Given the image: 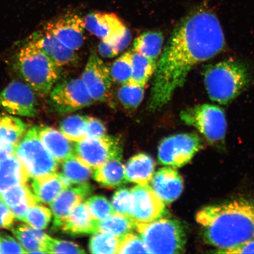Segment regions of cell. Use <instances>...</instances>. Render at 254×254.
Wrapping results in <instances>:
<instances>
[{"label": "cell", "mask_w": 254, "mask_h": 254, "mask_svg": "<svg viewBox=\"0 0 254 254\" xmlns=\"http://www.w3.org/2000/svg\"><path fill=\"white\" fill-rule=\"evenodd\" d=\"M163 43V35L160 32H146L135 40L132 51L157 62Z\"/></svg>", "instance_id": "26"}, {"label": "cell", "mask_w": 254, "mask_h": 254, "mask_svg": "<svg viewBox=\"0 0 254 254\" xmlns=\"http://www.w3.org/2000/svg\"><path fill=\"white\" fill-rule=\"evenodd\" d=\"M87 116L74 115L64 120L60 125V132L69 140L79 142L86 139L85 127Z\"/></svg>", "instance_id": "31"}, {"label": "cell", "mask_w": 254, "mask_h": 254, "mask_svg": "<svg viewBox=\"0 0 254 254\" xmlns=\"http://www.w3.org/2000/svg\"><path fill=\"white\" fill-rule=\"evenodd\" d=\"M149 254H180L185 251L187 237L183 225L176 219L158 218L135 225Z\"/></svg>", "instance_id": "5"}, {"label": "cell", "mask_w": 254, "mask_h": 254, "mask_svg": "<svg viewBox=\"0 0 254 254\" xmlns=\"http://www.w3.org/2000/svg\"><path fill=\"white\" fill-rule=\"evenodd\" d=\"M11 231L27 253L46 254V243L49 236L43 231L23 224L17 225Z\"/></svg>", "instance_id": "25"}, {"label": "cell", "mask_w": 254, "mask_h": 254, "mask_svg": "<svg viewBox=\"0 0 254 254\" xmlns=\"http://www.w3.org/2000/svg\"><path fill=\"white\" fill-rule=\"evenodd\" d=\"M37 198L26 184L16 185L0 193V198L9 208L26 200Z\"/></svg>", "instance_id": "35"}, {"label": "cell", "mask_w": 254, "mask_h": 254, "mask_svg": "<svg viewBox=\"0 0 254 254\" xmlns=\"http://www.w3.org/2000/svg\"><path fill=\"white\" fill-rule=\"evenodd\" d=\"M215 253L231 254H254V238L231 249L216 251Z\"/></svg>", "instance_id": "46"}, {"label": "cell", "mask_w": 254, "mask_h": 254, "mask_svg": "<svg viewBox=\"0 0 254 254\" xmlns=\"http://www.w3.org/2000/svg\"><path fill=\"white\" fill-rule=\"evenodd\" d=\"M155 163L145 154H138L130 158L125 166L126 175L128 182L140 186L148 185L154 176Z\"/></svg>", "instance_id": "23"}, {"label": "cell", "mask_w": 254, "mask_h": 254, "mask_svg": "<svg viewBox=\"0 0 254 254\" xmlns=\"http://www.w3.org/2000/svg\"><path fill=\"white\" fill-rule=\"evenodd\" d=\"M0 107L15 116L33 117L37 114L33 89L20 81H12L0 93Z\"/></svg>", "instance_id": "12"}, {"label": "cell", "mask_w": 254, "mask_h": 254, "mask_svg": "<svg viewBox=\"0 0 254 254\" xmlns=\"http://www.w3.org/2000/svg\"><path fill=\"white\" fill-rule=\"evenodd\" d=\"M85 29L84 19L69 12L48 22L43 30L53 35L69 49L77 51L83 45Z\"/></svg>", "instance_id": "14"}, {"label": "cell", "mask_w": 254, "mask_h": 254, "mask_svg": "<svg viewBox=\"0 0 254 254\" xmlns=\"http://www.w3.org/2000/svg\"><path fill=\"white\" fill-rule=\"evenodd\" d=\"M145 86L131 81L123 84L118 91L120 102L126 109L137 108L144 98Z\"/></svg>", "instance_id": "33"}, {"label": "cell", "mask_w": 254, "mask_h": 254, "mask_svg": "<svg viewBox=\"0 0 254 254\" xmlns=\"http://www.w3.org/2000/svg\"><path fill=\"white\" fill-rule=\"evenodd\" d=\"M203 146L201 138L194 133L168 136L159 146V162L167 167H182L189 163Z\"/></svg>", "instance_id": "8"}, {"label": "cell", "mask_w": 254, "mask_h": 254, "mask_svg": "<svg viewBox=\"0 0 254 254\" xmlns=\"http://www.w3.org/2000/svg\"><path fill=\"white\" fill-rule=\"evenodd\" d=\"M50 101L53 109L60 114L74 112L95 102L81 78L57 84L50 92Z\"/></svg>", "instance_id": "10"}, {"label": "cell", "mask_w": 254, "mask_h": 254, "mask_svg": "<svg viewBox=\"0 0 254 254\" xmlns=\"http://www.w3.org/2000/svg\"><path fill=\"white\" fill-rule=\"evenodd\" d=\"M39 202L37 198H35L26 200V201L14 206V207L9 208L10 209L12 214H14L15 218L24 222L25 216H26L28 209L31 206L39 204Z\"/></svg>", "instance_id": "43"}, {"label": "cell", "mask_w": 254, "mask_h": 254, "mask_svg": "<svg viewBox=\"0 0 254 254\" xmlns=\"http://www.w3.org/2000/svg\"><path fill=\"white\" fill-rule=\"evenodd\" d=\"M134 228L135 224L131 218L116 212L106 220L98 222V233L101 232L119 238L131 233Z\"/></svg>", "instance_id": "28"}, {"label": "cell", "mask_w": 254, "mask_h": 254, "mask_svg": "<svg viewBox=\"0 0 254 254\" xmlns=\"http://www.w3.org/2000/svg\"><path fill=\"white\" fill-rule=\"evenodd\" d=\"M0 254H27L24 248L8 235L0 236Z\"/></svg>", "instance_id": "41"}, {"label": "cell", "mask_w": 254, "mask_h": 254, "mask_svg": "<svg viewBox=\"0 0 254 254\" xmlns=\"http://www.w3.org/2000/svg\"><path fill=\"white\" fill-rule=\"evenodd\" d=\"M0 119H1V116H0Z\"/></svg>", "instance_id": "50"}, {"label": "cell", "mask_w": 254, "mask_h": 254, "mask_svg": "<svg viewBox=\"0 0 254 254\" xmlns=\"http://www.w3.org/2000/svg\"><path fill=\"white\" fill-rule=\"evenodd\" d=\"M38 132L47 150L59 163L75 155L74 145L58 130L49 127H38Z\"/></svg>", "instance_id": "20"}, {"label": "cell", "mask_w": 254, "mask_h": 254, "mask_svg": "<svg viewBox=\"0 0 254 254\" xmlns=\"http://www.w3.org/2000/svg\"><path fill=\"white\" fill-rule=\"evenodd\" d=\"M14 215L2 201L0 202V228L9 229L13 227Z\"/></svg>", "instance_id": "45"}, {"label": "cell", "mask_w": 254, "mask_h": 254, "mask_svg": "<svg viewBox=\"0 0 254 254\" xmlns=\"http://www.w3.org/2000/svg\"><path fill=\"white\" fill-rule=\"evenodd\" d=\"M72 184L63 173H56L34 179L31 186L39 201L50 204L60 193Z\"/></svg>", "instance_id": "21"}, {"label": "cell", "mask_w": 254, "mask_h": 254, "mask_svg": "<svg viewBox=\"0 0 254 254\" xmlns=\"http://www.w3.org/2000/svg\"><path fill=\"white\" fill-rule=\"evenodd\" d=\"M98 222L93 217L86 203L82 202L73 209L60 229L72 236L94 234L98 233Z\"/></svg>", "instance_id": "19"}, {"label": "cell", "mask_w": 254, "mask_h": 254, "mask_svg": "<svg viewBox=\"0 0 254 254\" xmlns=\"http://www.w3.org/2000/svg\"><path fill=\"white\" fill-rule=\"evenodd\" d=\"M29 42L39 48L60 67L71 64L77 59L75 51L64 45L53 35L44 30L32 34Z\"/></svg>", "instance_id": "16"}, {"label": "cell", "mask_w": 254, "mask_h": 254, "mask_svg": "<svg viewBox=\"0 0 254 254\" xmlns=\"http://www.w3.org/2000/svg\"><path fill=\"white\" fill-rule=\"evenodd\" d=\"M74 150L78 160L91 170L113 159H122L123 152L118 139L107 135L77 142Z\"/></svg>", "instance_id": "9"}, {"label": "cell", "mask_w": 254, "mask_h": 254, "mask_svg": "<svg viewBox=\"0 0 254 254\" xmlns=\"http://www.w3.org/2000/svg\"><path fill=\"white\" fill-rule=\"evenodd\" d=\"M81 78L95 101H109L113 80L110 69L95 52L89 56Z\"/></svg>", "instance_id": "11"}, {"label": "cell", "mask_w": 254, "mask_h": 254, "mask_svg": "<svg viewBox=\"0 0 254 254\" xmlns=\"http://www.w3.org/2000/svg\"><path fill=\"white\" fill-rule=\"evenodd\" d=\"M93 188L88 184H78L69 187L60 193L51 203L50 207L54 217L53 230L57 231L76 206L84 201L90 194Z\"/></svg>", "instance_id": "15"}, {"label": "cell", "mask_w": 254, "mask_h": 254, "mask_svg": "<svg viewBox=\"0 0 254 254\" xmlns=\"http://www.w3.org/2000/svg\"><path fill=\"white\" fill-rule=\"evenodd\" d=\"M93 179L104 187L114 188L128 183L120 158L113 159L94 170Z\"/></svg>", "instance_id": "24"}, {"label": "cell", "mask_w": 254, "mask_h": 254, "mask_svg": "<svg viewBox=\"0 0 254 254\" xmlns=\"http://www.w3.org/2000/svg\"><path fill=\"white\" fill-rule=\"evenodd\" d=\"M132 55V75L129 81L146 86L152 76L155 74L157 62L133 51Z\"/></svg>", "instance_id": "29"}, {"label": "cell", "mask_w": 254, "mask_h": 254, "mask_svg": "<svg viewBox=\"0 0 254 254\" xmlns=\"http://www.w3.org/2000/svg\"><path fill=\"white\" fill-rule=\"evenodd\" d=\"M111 205L116 213L126 215L130 218L132 209L131 190L120 189L117 190L113 196Z\"/></svg>", "instance_id": "38"}, {"label": "cell", "mask_w": 254, "mask_h": 254, "mask_svg": "<svg viewBox=\"0 0 254 254\" xmlns=\"http://www.w3.org/2000/svg\"><path fill=\"white\" fill-rule=\"evenodd\" d=\"M27 125L11 116L0 119V146H16L26 131Z\"/></svg>", "instance_id": "27"}, {"label": "cell", "mask_w": 254, "mask_h": 254, "mask_svg": "<svg viewBox=\"0 0 254 254\" xmlns=\"http://www.w3.org/2000/svg\"><path fill=\"white\" fill-rule=\"evenodd\" d=\"M106 128L100 120L93 117H88L85 127L86 138H99L106 135Z\"/></svg>", "instance_id": "42"}, {"label": "cell", "mask_w": 254, "mask_h": 254, "mask_svg": "<svg viewBox=\"0 0 254 254\" xmlns=\"http://www.w3.org/2000/svg\"><path fill=\"white\" fill-rule=\"evenodd\" d=\"M52 211L43 205L37 204L28 209L25 222L38 230H44L52 220Z\"/></svg>", "instance_id": "36"}, {"label": "cell", "mask_w": 254, "mask_h": 254, "mask_svg": "<svg viewBox=\"0 0 254 254\" xmlns=\"http://www.w3.org/2000/svg\"><path fill=\"white\" fill-rule=\"evenodd\" d=\"M29 179L15 155L0 161V193L12 186L26 184Z\"/></svg>", "instance_id": "22"}, {"label": "cell", "mask_w": 254, "mask_h": 254, "mask_svg": "<svg viewBox=\"0 0 254 254\" xmlns=\"http://www.w3.org/2000/svg\"><path fill=\"white\" fill-rule=\"evenodd\" d=\"M206 2L184 17L171 35L155 72L149 103L151 110L166 106L196 65L224 50L223 30Z\"/></svg>", "instance_id": "1"}, {"label": "cell", "mask_w": 254, "mask_h": 254, "mask_svg": "<svg viewBox=\"0 0 254 254\" xmlns=\"http://www.w3.org/2000/svg\"><path fill=\"white\" fill-rule=\"evenodd\" d=\"M87 206L97 221H103L115 213L112 205L106 198L101 195H94L89 198L86 202Z\"/></svg>", "instance_id": "37"}, {"label": "cell", "mask_w": 254, "mask_h": 254, "mask_svg": "<svg viewBox=\"0 0 254 254\" xmlns=\"http://www.w3.org/2000/svg\"><path fill=\"white\" fill-rule=\"evenodd\" d=\"M98 52H99L100 56L104 58L111 59L119 55L118 52L114 49L112 44L105 41H101L98 45Z\"/></svg>", "instance_id": "47"}, {"label": "cell", "mask_w": 254, "mask_h": 254, "mask_svg": "<svg viewBox=\"0 0 254 254\" xmlns=\"http://www.w3.org/2000/svg\"><path fill=\"white\" fill-rule=\"evenodd\" d=\"M151 187L165 204H169L179 197L183 190V181L174 168L159 169L154 174Z\"/></svg>", "instance_id": "18"}, {"label": "cell", "mask_w": 254, "mask_h": 254, "mask_svg": "<svg viewBox=\"0 0 254 254\" xmlns=\"http://www.w3.org/2000/svg\"><path fill=\"white\" fill-rule=\"evenodd\" d=\"M181 119L193 126L211 143L224 140L227 132V120L224 111L212 104H201L182 111Z\"/></svg>", "instance_id": "7"}, {"label": "cell", "mask_w": 254, "mask_h": 254, "mask_svg": "<svg viewBox=\"0 0 254 254\" xmlns=\"http://www.w3.org/2000/svg\"><path fill=\"white\" fill-rule=\"evenodd\" d=\"M17 66L27 84L41 95L50 93L61 74V67L29 41L18 54Z\"/></svg>", "instance_id": "4"}, {"label": "cell", "mask_w": 254, "mask_h": 254, "mask_svg": "<svg viewBox=\"0 0 254 254\" xmlns=\"http://www.w3.org/2000/svg\"><path fill=\"white\" fill-rule=\"evenodd\" d=\"M120 239L121 238L112 235L98 232L91 238L89 243V250L93 254H117Z\"/></svg>", "instance_id": "32"}, {"label": "cell", "mask_w": 254, "mask_h": 254, "mask_svg": "<svg viewBox=\"0 0 254 254\" xmlns=\"http://www.w3.org/2000/svg\"><path fill=\"white\" fill-rule=\"evenodd\" d=\"M132 69V52H128L123 54L113 63L110 69L111 77L118 83H127L131 79Z\"/></svg>", "instance_id": "34"}, {"label": "cell", "mask_w": 254, "mask_h": 254, "mask_svg": "<svg viewBox=\"0 0 254 254\" xmlns=\"http://www.w3.org/2000/svg\"><path fill=\"white\" fill-rule=\"evenodd\" d=\"M45 253L49 254H84L83 249L74 243L48 237Z\"/></svg>", "instance_id": "39"}, {"label": "cell", "mask_w": 254, "mask_h": 254, "mask_svg": "<svg viewBox=\"0 0 254 254\" xmlns=\"http://www.w3.org/2000/svg\"><path fill=\"white\" fill-rule=\"evenodd\" d=\"M15 155L33 179L56 173L59 167V162L41 142L38 127H32L25 132L16 145Z\"/></svg>", "instance_id": "6"}, {"label": "cell", "mask_w": 254, "mask_h": 254, "mask_svg": "<svg viewBox=\"0 0 254 254\" xmlns=\"http://www.w3.org/2000/svg\"><path fill=\"white\" fill-rule=\"evenodd\" d=\"M62 164V173L72 184L87 183L92 174L91 169L79 161L75 155Z\"/></svg>", "instance_id": "30"}, {"label": "cell", "mask_w": 254, "mask_h": 254, "mask_svg": "<svg viewBox=\"0 0 254 254\" xmlns=\"http://www.w3.org/2000/svg\"><path fill=\"white\" fill-rule=\"evenodd\" d=\"M195 220L205 242L218 250L254 238V202L247 200L205 206L196 214Z\"/></svg>", "instance_id": "2"}, {"label": "cell", "mask_w": 254, "mask_h": 254, "mask_svg": "<svg viewBox=\"0 0 254 254\" xmlns=\"http://www.w3.org/2000/svg\"><path fill=\"white\" fill-rule=\"evenodd\" d=\"M1 198H0V202H1Z\"/></svg>", "instance_id": "49"}, {"label": "cell", "mask_w": 254, "mask_h": 254, "mask_svg": "<svg viewBox=\"0 0 254 254\" xmlns=\"http://www.w3.org/2000/svg\"><path fill=\"white\" fill-rule=\"evenodd\" d=\"M131 190L132 209L130 218L135 225L156 220L166 213L164 202L151 186L138 185Z\"/></svg>", "instance_id": "13"}, {"label": "cell", "mask_w": 254, "mask_h": 254, "mask_svg": "<svg viewBox=\"0 0 254 254\" xmlns=\"http://www.w3.org/2000/svg\"><path fill=\"white\" fill-rule=\"evenodd\" d=\"M204 75L209 97L222 105L230 103L245 90L250 82L246 66L236 60H226L208 65Z\"/></svg>", "instance_id": "3"}, {"label": "cell", "mask_w": 254, "mask_h": 254, "mask_svg": "<svg viewBox=\"0 0 254 254\" xmlns=\"http://www.w3.org/2000/svg\"><path fill=\"white\" fill-rule=\"evenodd\" d=\"M131 41V32H130L128 28H127L126 30L118 37L114 38V39L112 40L105 41H107V42L112 44L114 49H115L117 52L119 54L123 52V51L129 45Z\"/></svg>", "instance_id": "44"}, {"label": "cell", "mask_w": 254, "mask_h": 254, "mask_svg": "<svg viewBox=\"0 0 254 254\" xmlns=\"http://www.w3.org/2000/svg\"><path fill=\"white\" fill-rule=\"evenodd\" d=\"M147 253L148 251L141 237L129 233L121 238L117 254Z\"/></svg>", "instance_id": "40"}, {"label": "cell", "mask_w": 254, "mask_h": 254, "mask_svg": "<svg viewBox=\"0 0 254 254\" xmlns=\"http://www.w3.org/2000/svg\"><path fill=\"white\" fill-rule=\"evenodd\" d=\"M84 20L85 29L103 41L114 39L127 28L118 16L110 12H91Z\"/></svg>", "instance_id": "17"}, {"label": "cell", "mask_w": 254, "mask_h": 254, "mask_svg": "<svg viewBox=\"0 0 254 254\" xmlns=\"http://www.w3.org/2000/svg\"><path fill=\"white\" fill-rule=\"evenodd\" d=\"M16 146H0V161L15 155Z\"/></svg>", "instance_id": "48"}]
</instances>
